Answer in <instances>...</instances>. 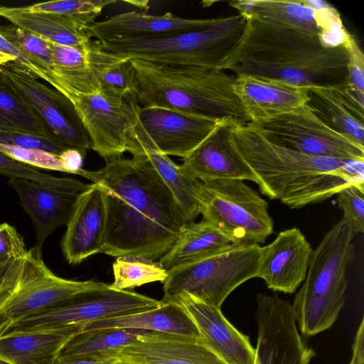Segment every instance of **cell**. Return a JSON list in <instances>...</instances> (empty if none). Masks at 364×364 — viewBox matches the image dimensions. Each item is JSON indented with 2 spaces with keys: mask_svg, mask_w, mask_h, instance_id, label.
I'll use <instances>...</instances> for the list:
<instances>
[{
  "mask_svg": "<svg viewBox=\"0 0 364 364\" xmlns=\"http://www.w3.org/2000/svg\"><path fill=\"white\" fill-rule=\"evenodd\" d=\"M105 160L97 171L79 173L104 189L106 227L101 253L155 260L191 223L148 159L139 153Z\"/></svg>",
  "mask_w": 364,
  "mask_h": 364,
  "instance_id": "6da1fadb",
  "label": "cell"
},
{
  "mask_svg": "<svg viewBox=\"0 0 364 364\" xmlns=\"http://www.w3.org/2000/svg\"><path fill=\"white\" fill-rule=\"evenodd\" d=\"M247 19L223 70L306 87L348 85V53L344 43L333 46L315 34Z\"/></svg>",
  "mask_w": 364,
  "mask_h": 364,
  "instance_id": "7a4b0ae2",
  "label": "cell"
},
{
  "mask_svg": "<svg viewBox=\"0 0 364 364\" xmlns=\"http://www.w3.org/2000/svg\"><path fill=\"white\" fill-rule=\"evenodd\" d=\"M234 143L260 191L290 208L323 202L350 183H364V161L317 157L277 145L249 124H234Z\"/></svg>",
  "mask_w": 364,
  "mask_h": 364,
  "instance_id": "3957f363",
  "label": "cell"
},
{
  "mask_svg": "<svg viewBox=\"0 0 364 364\" xmlns=\"http://www.w3.org/2000/svg\"><path fill=\"white\" fill-rule=\"evenodd\" d=\"M136 70V100L141 107H159L237 125L250 123L233 88L235 76L198 66L158 64L131 59Z\"/></svg>",
  "mask_w": 364,
  "mask_h": 364,
  "instance_id": "277c9868",
  "label": "cell"
},
{
  "mask_svg": "<svg viewBox=\"0 0 364 364\" xmlns=\"http://www.w3.org/2000/svg\"><path fill=\"white\" fill-rule=\"evenodd\" d=\"M355 235L350 223L343 218L313 250L306 278L291 304L304 335L324 331L337 320L346 301V273Z\"/></svg>",
  "mask_w": 364,
  "mask_h": 364,
  "instance_id": "5b68a950",
  "label": "cell"
},
{
  "mask_svg": "<svg viewBox=\"0 0 364 364\" xmlns=\"http://www.w3.org/2000/svg\"><path fill=\"white\" fill-rule=\"evenodd\" d=\"M247 21L237 14L215 18L210 26L193 31L100 44L105 50L130 59L223 70L244 34Z\"/></svg>",
  "mask_w": 364,
  "mask_h": 364,
  "instance_id": "8992f818",
  "label": "cell"
},
{
  "mask_svg": "<svg viewBox=\"0 0 364 364\" xmlns=\"http://www.w3.org/2000/svg\"><path fill=\"white\" fill-rule=\"evenodd\" d=\"M259 245H235L204 259L173 268L163 282L164 302H175L186 293L195 299L220 309L237 287L257 277Z\"/></svg>",
  "mask_w": 364,
  "mask_h": 364,
  "instance_id": "52a82bcc",
  "label": "cell"
},
{
  "mask_svg": "<svg viewBox=\"0 0 364 364\" xmlns=\"http://www.w3.org/2000/svg\"><path fill=\"white\" fill-rule=\"evenodd\" d=\"M200 214L236 245L263 243L274 231L267 202L243 181L203 183Z\"/></svg>",
  "mask_w": 364,
  "mask_h": 364,
  "instance_id": "ba28073f",
  "label": "cell"
},
{
  "mask_svg": "<svg viewBox=\"0 0 364 364\" xmlns=\"http://www.w3.org/2000/svg\"><path fill=\"white\" fill-rule=\"evenodd\" d=\"M164 301L103 283L13 323L2 335L48 331L156 308ZM1 335V336H2Z\"/></svg>",
  "mask_w": 364,
  "mask_h": 364,
  "instance_id": "9c48e42d",
  "label": "cell"
},
{
  "mask_svg": "<svg viewBox=\"0 0 364 364\" xmlns=\"http://www.w3.org/2000/svg\"><path fill=\"white\" fill-rule=\"evenodd\" d=\"M248 124L268 141L299 153L364 161V150L326 126L306 105L268 120Z\"/></svg>",
  "mask_w": 364,
  "mask_h": 364,
  "instance_id": "30bf717a",
  "label": "cell"
},
{
  "mask_svg": "<svg viewBox=\"0 0 364 364\" xmlns=\"http://www.w3.org/2000/svg\"><path fill=\"white\" fill-rule=\"evenodd\" d=\"M0 75L33 108L63 145L85 153L91 149L90 137L68 97L40 82L16 61L1 65Z\"/></svg>",
  "mask_w": 364,
  "mask_h": 364,
  "instance_id": "8fae6325",
  "label": "cell"
},
{
  "mask_svg": "<svg viewBox=\"0 0 364 364\" xmlns=\"http://www.w3.org/2000/svg\"><path fill=\"white\" fill-rule=\"evenodd\" d=\"M102 284L59 277L48 268L41 255L28 250L20 285L0 309V336L13 323Z\"/></svg>",
  "mask_w": 364,
  "mask_h": 364,
  "instance_id": "7c38bea8",
  "label": "cell"
},
{
  "mask_svg": "<svg viewBox=\"0 0 364 364\" xmlns=\"http://www.w3.org/2000/svg\"><path fill=\"white\" fill-rule=\"evenodd\" d=\"M230 5L247 18L315 34L333 46L343 44L348 33L336 9L323 1L242 0Z\"/></svg>",
  "mask_w": 364,
  "mask_h": 364,
  "instance_id": "4fadbf2b",
  "label": "cell"
},
{
  "mask_svg": "<svg viewBox=\"0 0 364 364\" xmlns=\"http://www.w3.org/2000/svg\"><path fill=\"white\" fill-rule=\"evenodd\" d=\"M73 104L88 134L91 149L105 160L122 156L137 122L136 97H122L100 90Z\"/></svg>",
  "mask_w": 364,
  "mask_h": 364,
  "instance_id": "5bb4252c",
  "label": "cell"
},
{
  "mask_svg": "<svg viewBox=\"0 0 364 364\" xmlns=\"http://www.w3.org/2000/svg\"><path fill=\"white\" fill-rule=\"evenodd\" d=\"M257 364H309L315 355L299 334L291 304L277 294L256 298Z\"/></svg>",
  "mask_w": 364,
  "mask_h": 364,
  "instance_id": "9a60e30c",
  "label": "cell"
},
{
  "mask_svg": "<svg viewBox=\"0 0 364 364\" xmlns=\"http://www.w3.org/2000/svg\"><path fill=\"white\" fill-rule=\"evenodd\" d=\"M136 112L140 124L156 147L167 156L182 159L199 146L221 122L159 107H141L138 105Z\"/></svg>",
  "mask_w": 364,
  "mask_h": 364,
  "instance_id": "2e32d148",
  "label": "cell"
},
{
  "mask_svg": "<svg viewBox=\"0 0 364 364\" xmlns=\"http://www.w3.org/2000/svg\"><path fill=\"white\" fill-rule=\"evenodd\" d=\"M312 252L299 228L284 230L271 243L261 247L257 277L273 291L294 293L306 278Z\"/></svg>",
  "mask_w": 364,
  "mask_h": 364,
  "instance_id": "e0dca14e",
  "label": "cell"
},
{
  "mask_svg": "<svg viewBox=\"0 0 364 364\" xmlns=\"http://www.w3.org/2000/svg\"><path fill=\"white\" fill-rule=\"evenodd\" d=\"M234 124L230 120L221 121L199 146L182 159V165L203 183L238 180L257 183L255 175L234 143Z\"/></svg>",
  "mask_w": 364,
  "mask_h": 364,
  "instance_id": "ac0fdd59",
  "label": "cell"
},
{
  "mask_svg": "<svg viewBox=\"0 0 364 364\" xmlns=\"http://www.w3.org/2000/svg\"><path fill=\"white\" fill-rule=\"evenodd\" d=\"M175 302L186 309L198 332V341L226 364H257L255 348L249 336L242 333L221 310L200 302L186 293Z\"/></svg>",
  "mask_w": 364,
  "mask_h": 364,
  "instance_id": "d6986e66",
  "label": "cell"
},
{
  "mask_svg": "<svg viewBox=\"0 0 364 364\" xmlns=\"http://www.w3.org/2000/svg\"><path fill=\"white\" fill-rule=\"evenodd\" d=\"M9 185L18 194L21 205L33 223L36 242L31 249L38 255L48 235L68 224L78 200L87 191L56 189L21 178L9 179Z\"/></svg>",
  "mask_w": 364,
  "mask_h": 364,
  "instance_id": "ffe728a7",
  "label": "cell"
},
{
  "mask_svg": "<svg viewBox=\"0 0 364 364\" xmlns=\"http://www.w3.org/2000/svg\"><path fill=\"white\" fill-rule=\"evenodd\" d=\"M305 105L322 123L364 150V92L343 87H307Z\"/></svg>",
  "mask_w": 364,
  "mask_h": 364,
  "instance_id": "44dd1931",
  "label": "cell"
},
{
  "mask_svg": "<svg viewBox=\"0 0 364 364\" xmlns=\"http://www.w3.org/2000/svg\"><path fill=\"white\" fill-rule=\"evenodd\" d=\"M62 240L63 255L77 264L101 253L106 227V204L103 188L92 183L80 198Z\"/></svg>",
  "mask_w": 364,
  "mask_h": 364,
  "instance_id": "7402d4cb",
  "label": "cell"
},
{
  "mask_svg": "<svg viewBox=\"0 0 364 364\" xmlns=\"http://www.w3.org/2000/svg\"><path fill=\"white\" fill-rule=\"evenodd\" d=\"M198 338L148 331L118 353L117 364H226Z\"/></svg>",
  "mask_w": 364,
  "mask_h": 364,
  "instance_id": "603a6c76",
  "label": "cell"
},
{
  "mask_svg": "<svg viewBox=\"0 0 364 364\" xmlns=\"http://www.w3.org/2000/svg\"><path fill=\"white\" fill-rule=\"evenodd\" d=\"M215 18H186L166 13L161 16L129 11L89 26L91 38L100 43L152 38L205 28Z\"/></svg>",
  "mask_w": 364,
  "mask_h": 364,
  "instance_id": "cb8c5ba5",
  "label": "cell"
},
{
  "mask_svg": "<svg viewBox=\"0 0 364 364\" xmlns=\"http://www.w3.org/2000/svg\"><path fill=\"white\" fill-rule=\"evenodd\" d=\"M126 151L131 154L139 153L148 159L173 194L187 220L190 223H194L201 212L203 182L183 165L175 164L156 147L138 116L136 124L128 139Z\"/></svg>",
  "mask_w": 364,
  "mask_h": 364,
  "instance_id": "d4e9b609",
  "label": "cell"
},
{
  "mask_svg": "<svg viewBox=\"0 0 364 364\" xmlns=\"http://www.w3.org/2000/svg\"><path fill=\"white\" fill-rule=\"evenodd\" d=\"M232 88L250 123L289 112L305 105L307 98L306 87L253 75L235 76Z\"/></svg>",
  "mask_w": 364,
  "mask_h": 364,
  "instance_id": "484cf974",
  "label": "cell"
},
{
  "mask_svg": "<svg viewBox=\"0 0 364 364\" xmlns=\"http://www.w3.org/2000/svg\"><path fill=\"white\" fill-rule=\"evenodd\" d=\"M83 327L2 335L0 360L9 364H55L65 344Z\"/></svg>",
  "mask_w": 364,
  "mask_h": 364,
  "instance_id": "4316f807",
  "label": "cell"
},
{
  "mask_svg": "<svg viewBox=\"0 0 364 364\" xmlns=\"http://www.w3.org/2000/svg\"><path fill=\"white\" fill-rule=\"evenodd\" d=\"M0 16L11 24L55 44L82 46L92 40L89 26L65 16L33 12L25 6H0Z\"/></svg>",
  "mask_w": 364,
  "mask_h": 364,
  "instance_id": "83f0119b",
  "label": "cell"
},
{
  "mask_svg": "<svg viewBox=\"0 0 364 364\" xmlns=\"http://www.w3.org/2000/svg\"><path fill=\"white\" fill-rule=\"evenodd\" d=\"M98 328H130L198 338L195 323L178 302H164L154 309L92 321L83 327Z\"/></svg>",
  "mask_w": 364,
  "mask_h": 364,
  "instance_id": "f1b7e54d",
  "label": "cell"
},
{
  "mask_svg": "<svg viewBox=\"0 0 364 364\" xmlns=\"http://www.w3.org/2000/svg\"><path fill=\"white\" fill-rule=\"evenodd\" d=\"M235 245L215 227L202 220L188 225L174 245L159 262L168 272L204 259Z\"/></svg>",
  "mask_w": 364,
  "mask_h": 364,
  "instance_id": "f546056e",
  "label": "cell"
},
{
  "mask_svg": "<svg viewBox=\"0 0 364 364\" xmlns=\"http://www.w3.org/2000/svg\"><path fill=\"white\" fill-rule=\"evenodd\" d=\"M47 42L55 75L62 87L63 95L72 103L81 96L92 95L100 90L88 60L87 46L90 42L82 46Z\"/></svg>",
  "mask_w": 364,
  "mask_h": 364,
  "instance_id": "4dcf8cb0",
  "label": "cell"
},
{
  "mask_svg": "<svg viewBox=\"0 0 364 364\" xmlns=\"http://www.w3.org/2000/svg\"><path fill=\"white\" fill-rule=\"evenodd\" d=\"M87 56L100 90L122 97H136L138 81L130 58L105 50L97 40L89 43Z\"/></svg>",
  "mask_w": 364,
  "mask_h": 364,
  "instance_id": "1f68e13d",
  "label": "cell"
},
{
  "mask_svg": "<svg viewBox=\"0 0 364 364\" xmlns=\"http://www.w3.org/2000/svg\"><path fill=\"white\" fill-rule=\"evenodd\" d=\"M147 332L130 328L82 330L65 344L59 357L116 358L123 348L135 343Z\"/></svg>",
  "mask_w": 364,
  "mask_h": 364,
  "instance_id": "d6a6232c",
  "label": "cell"
},
{
  "mask_svg": "<svg viewBox=\"0 0 364 364\" xmlns=\"http://www.w3.org/2000/svg\"><path fill=\"white\" fill-rule=\"evenodd\" d=\"M0 132L31 134L63 144L33 108L1 75Z\"/></svg>",
  "mask_w": 364,
  "mask_h": 364,
  "instance_id": "836d02e7",
  "label": "cell"
},
{
  "mask_svg": "<svg viewBox=\"0 0 364 364\" xmlns=\"http://www.w3.org/2000/svg\"><path fill=\"white\" fill-rule=\"evenodd\" d=\"M0 34L28 58L49 85L63 95L54 73L50 50L46 40L14 24L0 26Z\"/></svg>",
  "mask_w": 364,
  "mask_h": 364,
  "instance_id": "e575fe53",
  "label": "cell"
},
{
  "mask_svg": "<svg viewBox=\"0 0 364 364\" xmlns=\"http://www.w3.org/2000/svg\"><path fill=\"white\" fill-rule=\"evenodd\" d=\"M114 282L110 287L128 290L145 284L164 282L168 272L159 262L134 255L117 257L112 265Z\"/></svg>",
  "mask_w": 364,
  "mask_h": 364,
  "instance_id": "d590c367",
  "label": "cell"
},
{
  "mask_svg": "<svg viewBox=\"0 0 364 364\" xmlns=\"http://www.w3.org/2000/svg\"><path fill=\"white\" fill-rule=\"evenodd\" d=\"M117 2L116 0H60L34 4L25 8L33 12L65 16L90 26L105 6Z\"/></svg>",
  "mask_w": 364,
  "mask_h": 364,
  "instance_id": "8d00e7d4",
  "label": "cell"
},
{
  "mask_svg": "<svg viewBox=\"0 0 364 364\" xmlns=\"http://www.w3.org/2000/svg\"><path fill=\"white\" fill-rule=\"evenodd\" d=\"M0 173L11 178L26 179L46 186L63 190L86 191L92 183L73 178H59L36 170L0 152Z\"/></svg>",
  "mask_w": 364,
  "mask_h": 364,
  "instance_id": "74e56055",
  "label": "cell"
},
{
  "mask_svg": "<svg viewBox=\"0 0 364 364\" xmlns=\"http://www.w3.org/2000/svg\"><path fill=\"white\" fill-rule=\"evenodd\" d=\"M336 202L355 234L364 232V183H350L337 193Z\"/></svg>",
  "mask_w": 364,
  "mask_h": 364,
  "instance_id": "f35d334b",
  "label": "cell"
},
{
  "mask_svg": "<svg viewBox=\"0 0 364 364\" xmlns=\"http://www.w3.org/2000/svg\"><path fill=\"white\" fill-rule=\"evenodd\" d=\"M0 152L34 168L65 172L58 155L43 150L0 144Z\"/></svg>",
  "mask_w": 364,
  "mask_h": 364,
  "instance_id": "ab89813d",
  "label": "cell"
},
{
  "mask_svg": "<svg viewBox=\"0 0 364 364\" xmlns=\"http://www.w3.org/2000/svg\"><path fill=\"white\" fill-rule=\"evenodd\" d=\"M0 144L40 149L57 155L60 154L65 149L68 148L48 139L26 134L4 132H0Z\"/></svg>",
  "mask_w": 364,
  "mask_h": 364,
  "instance_id": "60d3db41",
  "label": "cell"
},
{
  "mask_svg": "<svg viewBox=\"0 0 364 364\" xmlns=\"http://www.w3.org/2000/svg\"><path fill=\"white\" fill-rule=\"evenodd\" d=\"M27 251L16 228L6 223L0 224V264L23 258Z\"/></svg>",
  "mask_w": 364,
  "mask_h": 364,
  "instance_id": "b9f144b4",
  "label": "cell"
},
{
  "mask_svg": "<svg viewBox=\"0 0 364 364\" xmlns=\"http://www.w3.org/2000/svg\"><path fill=\"white\" fill-rule=\"evenodd\" d=\"M26 257L0 264V309L20 285Z\"/></svg>",
  "mask_w": 364,
  "mask_h": 364,
  "instance_id": "7bdbcfd3",
  "label": "cell"
},
{
  "mask_svg": "<svg viewBox=\"0 0 364 364\" xmlns=\"http://www.w3.org/2000/svg\"><path fill=\"white\" fill-rule=\"evenodd\" d=\"M344 44L348 53V82L353 89L364 92V55L354 36L348 33Z\"/></svg>",
  "mask_w": 364,
  "mask_h": 364,
  "instance_id": "ee69618b",
  "label": "cell"
},
{
  "mask_svg": "<svg viewBox=\"0 0 364 364\" xmlns=\"http://www.w3.org/2000/svg\"><path fill=\"white\" fill-rule=\"evenodd\" d=\"M85 152L75 149L66 148L58 154L65 173L79 175L82 169Z\"/></svg>",
  "mask_w": 364,
  "mask_h": 364,
  "instance_id": "f6af8a7d",
  "label": "cell"
},
{
  "mask_svg": "<svg viewBox=\"0 0 364 364\" xmlns=\"http://www.w3.org/2000/svg\"><path fill=\"white\" fill-rule=\"evenodd\" d=\"M352 357L348 364H364V320L362 318L353 343Z\"/></svg>",
  "mask_w": 364,
  "mask_h": 364,
  "instance_id": "bcb514c9",
  "label": "cell"
},
{
  "mask_svg": "<svg viewBox=\"0 0 364 364\" xmlns=\"http://www.w3.org/2000/svg\"><path fill=\"white\" fill-rule=\"evenodd\" d=\"M117 359H102L88 356L58 357L55 364H117Z\"/></svg>",
  "mask_w": 364,
  "mask_h": 364,
  "instance_id": "7dc6e473",
  "label": "cell"
},
{
  "mask_svg": "<svg viewBox=\"0 0 364 364\" xmlns=\"http://www.w3.org/2000/svg\"><path fill=\"white\" fill-rule=\"evenodd\" d=\"M0 364H9V363L0 360Z\"/></svg>",
  "mask_w": 364,
  "mask_h": 364,
  "instance_id": "c3c4849f",
  "label": "cell"
}]
</instances>
